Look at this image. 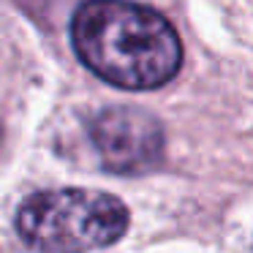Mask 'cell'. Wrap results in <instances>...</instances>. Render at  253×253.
<instances>
[{
	"mask_svg": "<svg viewBox=\"0 0 253 253\" xmlns=\"http://www.w3.org/2000/svg\"><path fill=\"white\" fill-rule=\"evenodd\" d=\"M77 57L123 90H155L177 77L182 44L166 17L128 0H87L71 19Z\"/></svg>",
	"mask_w": 253,
	"mask_h": 253,
	"instance_id": "6da1fadb",
	"label": "cell"
},
{
	"mask_svg": "<svg viewBox=\"0 0 253 253\" xmlns=\"http://www.w3.org/2000/svg\"><path fill=\"white\" fill-rule=\"evenodd\" d=\"M128 229L120 199L84 188L36 191L17 212V231L39 253H87L117 242Z\"/></svg>",
	"mask_w": 253,
	"mask_h": 253,
	"instance_id": "7a4b0ae2",
	"label": "cell"
},
{
	"mask_svg": "<svg viewBox=\"0 0 253 253\" xmlns=\"http://www.w3.org/2000/svg\"><path fill=\"white\" fill-rule=\"evenodd\" d=\"M90 139L106 171L142 174L164 155V128L139 106H109L90 120Z\"/></svg>",
	"mask_w": 253,
	"mask_h": 253,
	"instance_id": "3957f363",
	"label": "cell"
},
{
	"mask_svg": "<svg viewBox=\"0 0 253 253\" xmlns=\"http://www.w3.org/2000/svg\"><path fill=\"white\" fill-rule=\"evenodd\" d=\"M0 136H3V126H0Z\"/></svg>",
	"mask_w": 253,
	"mask_h": 253,
	"instance_id": "277c9868",
	"label": "cell"
}]
</instances>
